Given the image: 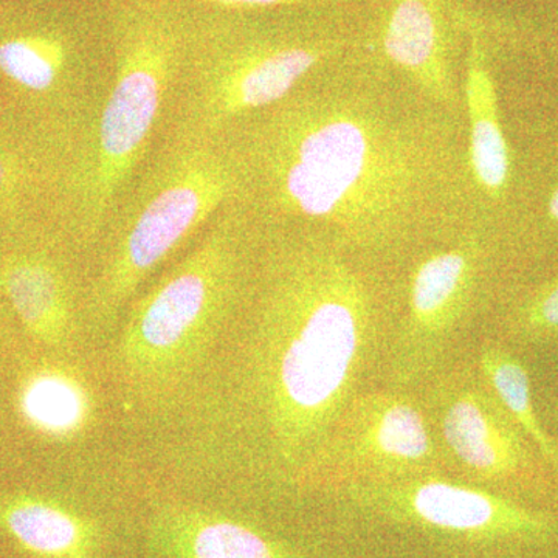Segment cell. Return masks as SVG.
Returning <instances> with one entry per match:
<instances>
[{
  "label": "cell",
  "instance_id": "cell-4",
  "mask_svg": "<svg viewBox=\"0 0 558 558\" xmlns=\"http://www.w3.org/2000/svg\"><path fill=\"white\" fill-rule=\"evenodd\" d=\"M185 7L175 134L222 137L354 47L355 10Z\"/></svg>",
  "mask_w": 558,
  "mask_h": 558
},
{
  "label": "cell",
  "instance_id": "cell-10",
  "mask_svg": "<svg viewBox=\"0 0 558 558\" xmlns=\"http://www.w3.org/2000/svg\"><path fill=\"white\" fill-rule=\"evenodd\" d=\"M427 475H444V469L421 395L373 385L349 402L295 494Z\"/></svg>",
  "mask_w": 558,
  "mask_h": 558
},
{
  "label": "cell",
  "instance_id": "cell-17",
  "mask_svg": "<svg viewBox=\"0 0 558 558\" xmlns=\"http://www.w3.org/2000/svg\"><path fill=\"white\" fill-rule=\"evenodd\" d=\"M20 410L27 424L53 439H73L89 428L94 399L86 381L64 366L32 373L20 391Z\"/></svg>",
  "mask_w": 558,
  "mask_h": 558
},
{
  "label": "cell",
  "instance_id": "cell-9",
  "mask_svg": "<svg viewBox=\"0 0 558 558\" xmlns=\"http://www.w3.org/2000/svg\"><path fill=\"white\" fill-rule=\"evenodd\" d=\"M470 349L417 391L444 475L515 499L517 492L545 484L554 470L481 379Z\"/></svg>",
  "mask_w": 558,
  "mask_h": 558
},
{
  "label": "cell",
  "instance_id": "cell-21",
  "mask_svg": "<svg viewBox=\"0 0 558 558\" xmlns=\"http://www.w3.org/2000/svg\"><path fill=\"white\" fill-rule=\"evenodd\" d=\"M546 219L553 226L558 227V185L549 194V199L546 202Z\"/></svg>",
  "mask_w": 558,
  "mask_h": 558
},
{
  "label": "cell",
  "instance_id": "cell-8",
  "mask_svg": "<svg viewBox=\"0 0 558 558\" xmlns=\"http://www.w3.org/2000/svg\"><path fill=\"white\" fill-rule=\"evenodd\" d=\"M318 497L328 499L344 521L421 539L457 558L543 546L558 538V517L447 475L357 484Z\"/></svg>",
  "mask_w": 558,
  "mask_h": 558
},
{
  "label": "cell",
  "instance_id": "cell-16",
  "mask_svg": "<svg viewBox=\"0 0 558 558\" xmlns=\"http://www.w3.org/2000/svg\"><path fill=\"white\" fill-rule=\"evenodd\" d=\"M481 379L499 405L534 444L539 457L558 475V442L543 427L532 398L526 365L508 343L483 332L470 349Z\"/></svg>",
  "mask_w": 558,
  "mask_h": 558
},
{
  "label": "cell",
  "instance_id": "cell-5",
  "mask_svg": "<svg viewBox=\"0 0 558 558\" xmlns=\"http://www.w3.org/2000/svg\"><path fill=\"white\" fill-rule=\"evenodd\" d=\"M259 231L236 204L222 209L189 255L132 301L113 363L132 402H160L230 330L247 289Z\"/></svg>",
  "mask_w": 558,
  "mask_h": 558
},
{
  "label": "cell",
  "instance_id": "cell-3",
  "mask_svg": "<svg viewBox=\"0 0 558 558\" xmlns=\"http://www.w3.org/2000/svg\"><path fill=\"white\" fill-rule=\"evenodd\" d=\"M186 7L170 0H119L112 16L113 70L84 123L58 211L83 253L98 248L121 201L170 116L185 46Z\"/></svg>",
  "mask_w": 558,
  "mask_h": 558
},
{
  "label": "cell",
  "instance_id": "cell-14",
  "mask_svg": "<svg viewBox=\"0 0 558 558\" xmlns=\"http://www.w3.org/2000/svg\"><path fill=\"white\" fill-rule=\"evenodd\" d=\"M0 76L36 98H64L89 120L98 98L86 49L58 31L21 33L0 40Z\"/></svg>",
  "mask_w": 558,
  "mask_h": 558
},
{
  "label": "cell",
  "instance_id": "cell-15",
  "mask_svg": "<svg viewBox=\"0 0 558 558\" xmlns=\"http://www.w3.org/2000/svg\"><path fill=\"white\" fill-rule=\"evenodd\" d=\"M0 289L22 325L47 347H64L75 328V296L64 267L35 250H17L0 260Z\"/></svg>",
  "mask_w": 558,
  "mask_h": 558
},
{
  "label": "cell",
  "instance_id": "cell-1",
  "mask_svg": "<svg viewBox=\"0 0 558 558\" xmlns=\"http://www.w3.org/2000/svg\"><path fill=\"white\" fill-rule=\"evenodd\" d=\"M234 204L258 230H301L381 266L483 220L453 116L354 51L223 134ZM486 222V220H484Z\"/></svg>",
  "mask_w": 558,
  "mask_h": 558
},
{
  "label": "cell",
  "instance_id": "cell-2",
  "mask_svg": "<svg viewBox=\"0 0 558 558\" xmlns=\"http://www.w3.org/2000/svg\"><path fill=\"white\" fill-rule=\"evenodd\" d=\"M231 325V429L242 464L295 494L349 402L379 385L398 266L301 230H258Z\"/></svg>",
  "mask_w": 558,
  "mask_h": 558
},
{
  "label": "cell",
  "instance_id": "cell-13",
  "mask_svg": "<svg viewBox=\"0 0 558 558\" xmlns=\"http://www.w3.org/2000/svg\"><path fill=\"white\" fill-rule=\"evenodd\" d=\"M502 32L497 21L476 13L470 24L464 60V123L470 185L480 218L498 227V215L512 189V153L505 128L494 53Z\"/></svg>",
  "mask_w": 558,
  "mask_h": 558
},
{
  "label": "cell",
  "instance_id": "cell-7",
  "mask_svg": "<svg viewBox=\"0 0 558 558\" xmlns=\"http://www.w3.org/2000/svg\"><path fill=\"white\" fill-rule=\"evenodd\" d=\"M501 248L498 227L478 220L399 264L379 385L417 391L472 348L494 306Z\"/></svg>",
  "mask_w": 558,
  "mask_h": 558
},
{
  "label": "cell",
  "instance_id": "cell-18",
  "mask_svg": "<svg viewBox=\"0 0 558 558\" xmlns=\"http://www.w3.org/2000/svg\"><path fill=\"white\" fill-rule=\"evenodd\" d=\"M486 333L505 343L558 339V274L508 304Z\"/></svg>",
  "mask_w": 558,
  "mask_h": 558
},
{
  "label": "cell",
  "instance_id": "cell-12",
  "mask_svg": "<svg viewBox=\"0 0 558 558\" xmlns=\"http://www.w3.org/2000/svg\"><path fill=\"white\" fill-rule=\"evenodd\" d=\"M143 558H325L311 546L242 513L160 501L143 517Z\"/></svg>",
  "mask_w": 558,
  "mask_h": 558
},
{
  "label": "cell",
  "instance_id": "cell-6",
  "mask_svg": "<svg viewBox=\"0 0 558 558\" xmlns=\"http://www.w3.org/2000/svg\"><path fill=\"white\" fill-rule=\"evenodd\" d=\"M238 194L240 174L223 135L168 132L121 201L98 245L100 266L84 296V315L92 328L112 329L143 282L234 204Z\"/></svg>",
  "mask_w": 558,
  "mask_h": 558
},
{
  "label": "cell",
  "instance_id": "cell-20",
  "mask_svg": "<svg viewBox=\"0 0 558 558\" xmlns=\"http://www.w3.org/2000/svg\"><path fill=\"white\" fill-rule=\"evenodd\" d=\"M189 7L220 10L325 9L355 10L359 0H170Z\"/></svg>",
  "mask_w": 558,
  "mask_h": 558
},
{
  "label": "cell",
  "instance_id": "cell-11",
  "mask_svg": "<svg viewBox=\"0 0 558 558\" xmlns=\"http://www.w3.org/2000/svg\"><path fill=\"white\" fill-rule=\"evenodd\" d=\"M465 0H359L354 51L425 100L464 117Z\"/></svg>",
  "mask_w": 558,
  "mask_h": 558
},
{
  "label": "cell",
  "instance_id": "cell-19",
  "mask_svg": "<svg viewBox=\"0 0 558 558\" xmlns=\"http://www.w3.org/2000/svg\"><path fill=\"white\" fill-rule=\"evenodd\" d=\"M38 179L24 150L0 138V218L20 207L32 183Z\"/></svg>",
  "mask_w": 558,
  "mask_h": 558
}]
</instances>
